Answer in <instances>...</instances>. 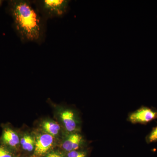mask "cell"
<instances>
[{"label": "cell", "mask_w": 157, "mask_h": 157, "mask_svg": "<svg viewBox=\"0 0 157 157\" xmlns=\"http://www.w3.org/2000/svg\"><path fill=\"white\" fill-rule=\"evenodd\" d=\"M83 142V138L78 133H70L63 144V147L66 151L78 150Z\"/></svg>", "instance_id": "8992f818"}, {"label": "cell", "mask_w": 157, "mask_h": 157, "mask_svg": "<svg viewBox=\"0 0 157 157\" xmlns=\"http://www.w3.org/2000/svg\"><path fill=\"white\" fill-rule=\"evenodd\" d=\"M67 157H87V153L83 151H73L68 152Z\"/></svg>", "instance_id": "8fae6325"}, {"label": "cell", "mask_w": 157, "mask_h": 157, "mask_svg": "<svg viewBox=\"0 0 157 157\" xmlns=\"http://www.w3.org/2000/svg\"><path fill=\"white\" fill-rule=\"evenodd\" d=\"M2 140L4 143L11 147H15L20 143L18 135L9 128H6L3 132Z\"/></svg>", "instance_id": "52a82bcc"}, {"label": "cell", "mask_w": 157, "mask_h": 157, "mask_svg": "<svg viewBox=\"0 0 157 157\" xmlns=\"http://www.w3.org/2000/svg\"><path fill=\"white\" fill-rule=\"evenodd\" d=\"M157 119V109L142 106L129 114L128 121L132 124H146Z\"/></svg>", "instance_id": "3957f363"}, {"label": "cell", "mask_w": 157, "mask_h": 157, "mask_svg": "<svg viewBox=\"0 0 157 157\" xmlns=\"http://www.w3.org/2000/svg\"><path fill=\"white\" fill-rule=\"evenodd\" d=\"M46 157H64L61 155L53 153L49 154Z\"/></svg>", "instance_id": "4fadbf2b"}, {"label": "cell", "mask_w": 157, "mask_h": 157, "mask_svg": "<svg viewBox=\"0 0 157 157\" xmlns=\"http://www.w3.org/2000/svg\"><path fill=\"white\" fill-rule=\"evenodd\" d=\"M60 118L66 130L70 133H75L78 129V123L73 110L65 109L61 113Z\"/></svg>", "instance_id": "5b68a950"}, {"label": "cell", "mask_w": 157, "mask_h": 157, "mask_svg": "<svg viewBox=\"0 0 157 157\" xmlns=\"http://www.w3.org/2000/svg\"><path fill=\"white\" fill-rule=\"evenodd\" d=\"M9 6L14 28L21 41L40 43L45 33V19L38 9L26 0L10 1Z\"/></svg>", "instance_id": "6da1fadb"}, {"label": "cell", "mask_w": 157, "mask_h": 157, "mask_svg": "<svg viewBox=\"0 0 157 157\" xmlns=\"http://www.w3.org/2000/svg\"><path fill=\"white\" fill-rule=\"evenodd\" d=\"M0 157H13V155L8 149L0 146Z\"/></svg>", "instance_id": "7c38bea8"}, {"label": "cell", "mask_w": 157, "mask_h": 157, "mask_svg": "<svg viewBox=\"0 0 157 157\" xmlns=\"http://www.w3.org/2000/svg\"><path fill=\"white\" fill-rule=\"evenodd\" d=\"M2 1H1V0H0V6H1V4H2Z\"/></svg>", "instance_id": "5bb4252c"}, {"label": "cell", "mask_w": 157, "mask_h": 157, "mask_svg": "<svg viewBox=\"0 0 157 157\" xmlns=\"http://www.w3.org/2000/svg\"><path fill=\"white\" fill-rule=\"evenodd\" d=\"M53 143V136L47 133L39 135L36 140L34 155L37 157L43 155L52 147Z\"/></svg>", "instance_id": "277c9868"}, {"label": "cell", "mask_w": 157, "mask_h": 157, "mask_svg": "<svg viewBox=\"0 0 157 157\" xmlns=\"http://www.w3.org/2000/svg\"><path fill=\"white\" fill-rule=\"evenodd\" d=\"M146 141L148 144L157 142V126L152 129L146 136Z\"/></svg>", "instance_id": "30bf717a"}, {"label": "cell", "mask_w": 157, "mask_h": 157, "mask_svg": "<svg viewBox=\"0 0 157 157\" xmlns=\"http://www.w3.org/2000/svg\"><path fill=\"white\" fill-rule=\"evenodd\" d=\"M37 9L44 19L59 17L67 11L70 1L68 0H41L37 1Z\"/></svg>", "instance_id": "7a4b0ae2"}, {"label": "cell", "mask_w": 157, "mask_h": 157, "mask_svg": "<svg viewBox=\"0 0 157 157\" xmlns=\"http://www.w3.org/2000/svg\"><path fill=\"white\" fill-rule=\"evenodd\" d=\"M20 142L23 149L27 151H32L35 148L36 141L30 135L24 136L21 140Z\"/></svg>", "instance_id": "9c48e42d"}, {"label": "cell", "mask_w": 157, "mask_h": 157, "mask_svg": "<svg viewBox=\"0 0 157 157\" xmlns=\"http://www.w3.org/2000/svg\"><path fill=\"white\" fill-rule=\"evenodd\" d=\"M42 128L47 134L54 136L58 134L60 127L56 123L52 121H45L42 124Z\"/></svg>", "instance_id": "ba28073f"}]
</instances>
